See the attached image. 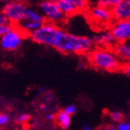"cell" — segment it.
Here are the masks:
<instances>
[{
	"mask_svg": "<svg viewBox=\"0 0 130 130\" xmlns=\"http://www.w3.org/2000/svg\"><path fill=\"white\" fill-rule=\"evenodd\" d=\"M93 43L100 44V45H104V46H109L112 45L115 42L113 36L111 32H105L101 35H97L91 38Z\"/></svg>",
	"mask_w": 130,
	"mask_h": 130,
	"instance_id": "8fae6325",
	"label": "cell"
},
{
	"mask_svg": "<svg viewBox=\"0 0 130 130\" xmlns=\"http://www.w3.org/2000/svg\"><path fill=\"white\" fill-rule=\"evenodd\" d=\"M107 130H116V126L114 125H110L107 127Z\"/></svg>",
	"mask_w": 130,
	"mask_h": 130,
	"instance_id": "4316f807",
	"label": "cell"
},
{
	"mask_svg": "<svg viewBox=\"0 0 130 130\" xmlns=\"http://www.w3.org/2000/svg\"><path fill=\"white\" fill-rule=\"evenodd\" d=\"M19 25L22 28H23L24 30L28 31L29 32L32 34V32L38 30L39 28H41L44 24L42 23H39V22H30V21H27V20H24L19 23Z\"/></svg>",
	"mask_w": 130,
	"mask_h": 130,
	"instance_id": "9a60e30c",
	"label": "cell"
},
{
	"mask_svg": "<svg viewBox=\"0 0 130 130\" xmlns=\"http://www.w3.org/2000/svg\"><path fill=\"white\" fill-rule=\"evenodd\" d=\"M55 121L60 127H62L63 129H68L70 127L72 119H71L70 115H68L62 110V111H58L57 113L55 114Z\"/></svg>",
	"mask_w": 130,
	"mask_h": 130,
	"instance_id": "7c38bea8",
	"label": "cell"
},
{
	"mask_svg": "<svg viewBox=\"0 0 130 130\" xmlns=\"http://www.w3.org/2000/svg\"><path fill=\"white\" fill-rule=\"evenodd\" d=\"M85 130H93L91 127H89V126H87V125H86L85 126Z\"/></svg>",
	"mask_w": 130,
	"mask_h": 130,
	"instance_id": "83f0119b",
	"label": "cell"
},
{
	"mask_svg": "<svg viewBox=\"0 0 130 130\" xmlns=\"http://www.w3.org/2000/svg\"><path fill=\"white\" fill-rule=\"evenodd\" d=\"M13 28L11 27L10 25H3V26H0V36L2 37L5 35H7L8 32H9Z\"/></svg>",
	"mask_w": 130,
	"mask_h": 130,
	"instance_id": "ffe728a7",
	"label": "cell"
},
{
	"mask_svg": "<svg viewBox=\"0 0 130 130\" xmlns=\"http://www.w3.org/2000/svg\"><path fill=\"white\" fill-rule=\"evenodd\" d=\"M90 63L97 69L107 72H115L122 68L121 61L116 54L104 48H97L89 54Z\"/></svg>",
	"mask_w": 130,
	"mask_h": 130,
	"instance_id": "3957f363",
	"label": "cell"
},
{
	"mask_svg": "<svg viewBox=\"0 0 130 130\" xmlns=\"http://www.w3.org/2000/svg\"><path fill=\"white\" fill-rule=\"evenodd\" d=\"M40 8L46 19L51 22H60L64 19L65 15L60 10L54 1H44L40 4Z\"/></svg>",
	"mask_w": 130,
	"mask_h": 130,
	"instance_id": "52a82bcc",
	"label": "cell"
},
{
	"mask_svg": "<svg viewBox=\"0 0 130 130\" xmlns=\"http://www.w3.org/2000/svg\"><path fill=\"white\" fill-rule=\"evenodd\" d=\"M111 32L116 42L120 44L125 43L130 39V20L116 22L112 25Z\"/></svg>",
	"mask_w": 130,
	"mask_h": 130,
	"instance_id": "5b68a950",
	"label": "cell"
},
{
	"mask_svg": "<svg viewBox=\"0 0 130 130\" xmlns=\"http://www.w3.org/2000/svg\"><path fill=\"white\" fill-rule=\"evenodd\" d=\"M56 4L64 15H72L77 10L73 0H58Z\"/></svg>",
	"mask_w": 130,
	"mask_h": 130,
	"instance_id": "30bf717a",
	"label": "cell"
},
{
	"mask_svg": "<svg viewBox=\"0 0 130 130\" xmlns=\"http://www.w3.org/2000/svg\"><path fill=\"white\" fill-rule=\"evenodd\" d=\"M112 17L119 21L130 20V0H121L120 3L111 9Z\"/></svg>",
	"mask_w": 130,
	"mask_h": 130,
	"instance_id": "ba28073f",
	"label": "cell"
},
{
	"mask_svg": "<svg viewBox=\"0 0 130 130\" xmlns=\"http://www.w3.org/2000/svg\"><path fill=\"white\" fill-rule=\"evenodd\" d=\"M89 14L93 20L99 22H108L109 21H111V18H113L111 10L101 8L100 6H95L90 8Z\"/></svg>",
	"mask_w": 130,
	"mask_h": 130,
	"instance_id": "9c48e42d",
	"label": "cell"
},
{
	"mask_svg": "<svg viewBox=\"0 0 130 130\" xmlns=\"http://www.w3.org/2000/svg\"><path fill=\"white\" fill-rule=\"evenodd\" d=\"M122 70H123V73L130 78V61L127 63H125V64L123 66Z\"/></svg>",
	"mask_w": 130,
	"mask_h": 130,
	"instance_id": "d4e9b609",
	"label": "cell"
},
{
	"mask_svg": "<svg viewBox=\"0 0 130 130\" xmlns=\"http://www.w3.org/2000/svg\"><path fill=\"white\" fill-rule=\"evenodd\" d=\"M93 42L91 38L82 35H71L65 32L56 49L64 54L69 53H86L91 49Z\"/></svg>",
	"mask_w": 130,
	"mask_h": 130,
	"instance_id": "6da1fadb",
	"label": "cell"
},
{
	"mask_svg": "<svg viewBox=\"0 0 130 130\" xmlns=\"http://www.w3.org/2000/svg\"><path fill=\"white\" fill-rule=\"evenodd\" d=\"M63 111H64L68 115H70L71 116L72 114H73L76 111V106L73 105V104H72V105H68Z\"/></svg>",
	"mask_w": 130,
	"mask_h": 130,
	"instance_id": "44dd1931",
	"label": "cell"
},
{
	"mask_svg": "<svg viewBox=\"0 0 130 130\" xmlns=\"http://www.w3.org/2000/svg\"><path fill=\"white\" fill-rule=\"evenodd\" d=\"M25 20L30 21V22H39V23H42V24H45V23H46V18H45L43 15H41L39 12L35 11L34 9H32V8H27Z\"/></svg>",
	"mask_w": 130,
	"mask_h": 130,
	"instance_id": "5bb4252c",
	"label": "cell"
},
{
	"mask_svg": "<svg viewBox=\"0 0 130 130\" xmlns=\"http://www.w3.org/2000/svg\"><path fill=\"white\" fill-rule=\"evenodd\" d=\"M8 120H9V117L8 114L0 112V125H5L6 124H8Z\"/></svg>",
	"mask_w": 130,
	"mask_h": 130,
	"instance_id": "603a6c76",
	"label": "cell"
},
{
	"mask_svg": "<svg viewBox=\"0 0 130 130\" xmlns=\"http://www.w3.org/2000/svg\"><path fill=\"white\" fill-rule=\"evenodd\" d=\"M73 1L77 10H83L87 6V2L84 0H73Z\"/></svg>",
	"mask_w": 130,
	"mask_h": 130,
	"instance_id": "d6986e66",
	"label": "cell"
},
{
	"mask_svg": "<svg viewBox=\"0 0 130 130\" xmlns=\"http://www.w3.org/2000/svg\"><path fill=\"white\" fill-rule=\"evenodd\" d=\"M3 25H9V22L8 21V19L4 16V14L2 13V11L0 10V26Z\"/></svg>",
	"mask_w": 130,
	"mask_h": 130,
	"instance_id": "cb8c5ba5",
	"label": "cell"
},
{
	"mask_svg": "<svg viewBox=\"0 0 130 130\" xmlns=\"http://www.w3.org/2000/svg\"><path fill=\"white\" fill-rule=\"evenodd\" d=\"M46 119L47 120H55V114H47V115H46Z\"/></svg>",
	"mask_w": 130,
	"mask_h": 130,
	"instance_id": "484cf974",
	"label": "cell"
},
{
	"mask_svg": "<svg viewBox=\"0 0 130 130\" xmlns=\"http://www.w3.org/2000/svg\"><path fill=\"white\" fill-rule=\"evenodd\" d=\"M120 1H121V0H100V1L98 2V6L111 10L112 8H114L118 4H119Z\"/></svg>",
	"mask_w": 130,
	"mask_h": 130,
	"instance_id": "2e32d148",
	"label": "cell"
},
{
	"mask_svg": "<svg viewBox=\"0 0 130 130\" xmlns=\"http://www.w3.org/2000/svg\"><path fill=\"white\" fill-rule=\"evenodd\" d=\"M65 32V31L56 25L51 23H45L38 30L32 32L30 36L35 43L56 48Z\"/></svg>",
	"mask_w": 130,
	"mask_h": 130,
	"instance_id": "7a4b0ae2",
	"label": "cell"
},
{
	"mask_svg": "<svg viewBox=\"0 0 130 130\" xmlns=\"http://www.w3.org/2000/svg\"><path fill=\"white\" fill-rule=\"evenodd\" d=\"M27 7L21 2L7 3L2 8L1 11L9 22L20 23L26 18Z\"/></svg>",
	"mask_w": 130,
	"mask_h": 130,
	"instance_id": "277c9868",
	"label": "cell"
},
{
	"mask_svg": "<svg viewBox=\"0 0 130 130\" xmlns=\"http://www.w3.org/2000/svg\"><path fill=\"white\" fill-rule=\"evenodd\" d=\"M115 54L118 58L130 61V44H119L115 48Z\"/></svg>",
	"mask_w": 130,
	"mask_h": 130,
	"instance_id": "4fadbf2b",
	"label": "cell"
},
{
	"mask_svg": "<svg viewBox=\"0 0 130 130\" xmlns=\"http://www.w3.org/2000/svg\"><path fill=\"white\" fill-rule=\"evenodd\" d=\"M22 43V35L20 34L19 31L12 29L9 32L1 37L0 45L5 50L13 51L16 50L21 46Z\"/></svg>",
	"mask_w": 130,
	"mask_h": 130,
	"instance_id": "8992f818",
	"label": "cell"
},
{
	"mask_svg": "<svg viewBox=\"0 0 130 130\" xmlns=\"http://www.w3.org/2000/svg\"><path fill=\"white\" fill-rule=\"evenodd\" d=\"M116 130H130V124L125 122V121L119 123L116 126Z\"/></svg>",
	"mask_w": 130,
	"mask_h": 130,
	"instance_id": "7402d4cb",
	"label": "cell"
},
{
	"mask_svg": "<svg viewBox=\"0 0 130 130\" xmlns=\"http://www.w3.org/2000/svg\"><path fill=\"white\" fill-rule=\"evenodd\" d=\"M31 119V115L28 113H22L16 118V123L17 124H24V123L28 122Z\"/></svg>",
	"mask_w": 130,
	"mask_h": 130,
	"instance_id": "ac0fdd59",
	"label": "cell"
},
{
	"mask_svg": "<svg viewBox=\"0 0 130 130\" xmlns=\"http://www.w3.org/2000/svg\"><path fill=\"white\" fill-rule=\"evenodd\" d=\"M110 118H111L113 122H117V123H122L124 122V114L121 112V111H111L110 113Z\"/></svg>",
	"mask_w": 130,
	"mask_h": 130,
	"instance_id": "e0dca14e",
	"label": "cell"
}]
</instances>
